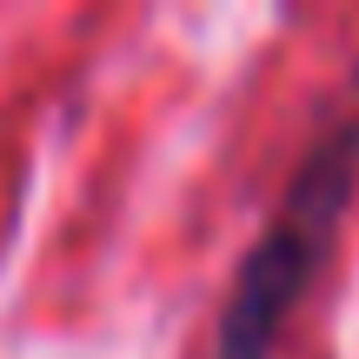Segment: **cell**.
<instances>
[{"label": "cell", "mask_w": 359, "mask_h": 359, "mask_svg": "<svg viewBox=\"0 0 359 359\" xmlns=\"http://www.w3.org/2000/svg\"><path fill=\"white\" fill-rule=\"evenodd\" d=\"M353 180H359V107L339 114L306 147L273 226L240 259V280H233L219 333H213V359H273V339H280L293 299L313 286V273L326 259V240H333L339 213H346Z\"/></svg>", "instance_id": "6da1fadb"}]
</instances>
